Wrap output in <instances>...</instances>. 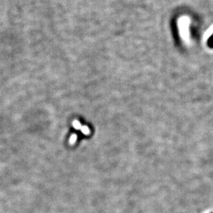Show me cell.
<instances>
[{"label":"cell","instance_id":"cell-1","mask_svg":"<svg viewBox=\"0 0 213 213\" xmlns=\"http://www.w3.org/2000/svg\"><path fill=\"white\" fill-rule=\"evenodd\" d=\"M207 45H208L210 48L213 49V34L210 37V38L208 40V42H207Z\"/></svg>","mask_w":213,"mask_h":213}]
</instances>
